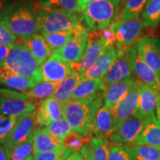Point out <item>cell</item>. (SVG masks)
Returning a JSON list of instances; mask_svg holds the SVG:
<instances>
[{"instance_id":"obj_1","label":"cell","mask_w":160,"mask_h":160,"mask_svg":"<svg viewBox=\"0 0 160 160\" xmlns=\"http://www.w3.org/2000/svg\"><path fill=\"white\" fill-rule=\"evenodd\" d=\"M102 102L103 92L87 100H70L63 106L64 117L73 132L91 138L93 120Z\"/></svg>"},{"instance_id":"obj_2","label":"cell","mask_w":160,"mask_h":160,"mask_svg":"<svg viewBox=\"0 0 160 160\" xmlns=\"http://www.w3.org/2000/svg\"><path fill=\"white\" fill-rule=\"evenodd\" d=\"M120 3L117 0H94L82 12V24L89 32L101 31L117 21Z\"/></svg>"},{"instance_id":"obj_3","label":"cell","mask_w":160,"mask_h":160,"mask_svg":"<svg viewBox=\"0 0 160 160\" xmlns=\"http://www.w3.org/2000/svg\"><path fill=\"white\" fill-rule=\"evenodd\" d=\"M35 11L39 31L42 34L77 29L84 26L82 24L80 17L75 13L58 8H40L37 6H35Z\"/></svg>"},{"instance_id":"obj_4","label":"cell","mask_w":160,"mask_h":160,"mask_svg":"<svg viewBox=\"0 0 160 160\" xmlns=\"http://www.w3.org/2000/svg\"><path fill=\"white\" fill-rule=\"evenodd\" d=\"M10 28L18 39L25 40L39 32L34 4L22 0L5 16Z\"/></svg>"},{"instance_id":"obj_5","label":"cell","mask_w":160,"mask_h":160,"mask_svg":"<svg viewBox=\"0 0 160 160\" xmlns=\"http://www.w3.org/2000/svg\"><path fill=\"white\" fill-rule=\"evenodd\" d=\"M4 65L13 73L37 80L39 82L40 65L23 44L12 45Z\"/></svg>"},{"instance_id":"obj_6","label":"cell","mask_w":160,"mask_h":160,"mask_svg":"<svg viewBox=\"0 0 160 160\" xmlns=\"http://www.w3.org/2000/svg\"><path fill=\"white\" fill-rule=\"evenodd\" d=\"M36 105L25 93L0 89V119L19 118L34 112Z\"/></svg>"},{"instance_id":"obj_7","label":"cell","mask_w":160,"mask_h":160,"mask_svg":"<svg viewBox=\"0 0 160 160\" xmlns=\"http://www.w3.org/2000/svg\"><path fill=\"white\" fill-rule=\"evenodd\" d=\"M110 27L114 33L117 49H127L133 48L137 43L144 25L139 17L128 21H116Z\"/></svg>"},{"instance_id":"obj_8","label":"cell","mask_w":160,"mask_h":160,"mask_svg":"<svg viewBox=\"0 0 160 160\" xmlns=\"http://www.w3.org/2000/svg\"><path fill=\"white\" fill-rule=\"evenodd\" d=\"M108 46V44L102 37L99 31L91 32L82 57L79 62L71 64L72 68L73 71L84 73L99 59Z\"/></svg>"},{"instance_id":"obj_9","label":"cell","mask_w":160,"mask_h":160,"mask_svg":"<svg viewBox=\"0 0 160 160\" xmlns=\"http://www.w3.org/2000/svg\"><path fill=\"white\" fill-rule=\"evenodd\" d=\"M133 73V48L117 49V59L102 79L106 88L111 84L131 77Z\"/></svg>"},{"instance_id":"obj_10","label":"cell","mask_w":160,"mask_h":160,"mask_svg":"<svg viewBox=\"0 0 160 160\" xmlns=\"http://www.w3.org/2000/svg\"><path fill=\"white\" fill-rule=\"evenodd\" d=\"M89 34V31L84 26L79 28L76 30L68 42L53 53L68 63L79 62L87 46Z\"/></svg>"},{"instance_id":"obj_11","label":"cell","mask_w":160,"mask_h":160,"mask_svg":"<svg viewBox=\"0 0 160 160\" xmlns=\"http://www.w3.org/2000/svg\"><path fill=\"white\" fill-rule=\"evenodd\" d=\"M145 122V118L133 115L117 127L108 138L112 144L128 145H133L138 137Z\"/></svg>"},{"instance_id":"obj_12","label":"cell","mask_w":160,"mask_h":160,"mask_svg":"<svg viewBox=\"0 0 160 160\" xmlns=\"http://www.w3.org/2000/svg\"><path fill=\"white\" fill-rule=\"evenodd\" d=\"M73 71L71 63L64 61L57 55L53 53L45 63L40 66V80L60 83L68 77Z\"/></svg>"},{"instance_id":"obj_13","label":"cell","mask_w":160,"mask_h":160,"mask_svg":"<svg viewBox=\"0 0 160 160\" xmlns=\"http://www.w3.org/2000/svg\"><path fill=\"white\" fill-rule=\"evenodd\" d=\"M37 125L35 111L30 114L18 118L14 127L3 146L5 148L11 149L25 142L33 137V131L37 128Z\"/></svg>"},{"instance_id":"obj_14","label":"cell","mask_w":160,"mask_h":160,"mask_svg":"<svg viewBox=\"0 0 160 160\" xmlns=\"http://www.w3.org/2000/svg\"><path fill=\"white\" fill-rule=\"evenodd\" d=\"M136 48L145 63L160 79V41L157 38L146 37L137 42Z\"/></svg>"},{"instance_id":"obj_15","label":"cell","mask_w":160,"mask_h":160,"mask_svg":"<svg viewBox=\"0 0 160 160\" xmlns=\"http://www.w3.org/2000/svg\"><path fill=\"white\" fill-rule=\"evenodd\" d=\"M36 112L38 127H47L51 123L63 119V105L51 97L42 100Z\"/></svg>"},{"instance_id":"obj_16","label":"cell","mask_w":160,"mask_h":160,"mask_svg":"<svg viewBox=\"0 0 160 160\" xmlns=\"http://www.w3.org/2000/svg\"><path fill=\"white\" fill-rule=\"evenodd\" d=\"M139 96V82L137 81L134 87L131 89L127 96L111 109L114 119L115 129L128 118L134 114L137 108Z\"/></svg>"},{"instance_id":"obj_17","label":"cell","mask_w":160,"mask_h":160,"mask_svg":"<svg viewBox=\"0 0 160 160\" xmlns=\"http://www.w3.org/2000/svg\"><path fill=\"white\" fill-rule=\"evenodd\" d=\"M137 82V79L131 76L125 79L107 86L103 92V105L110 109L114 108L127 96Z\"/></svg>"},{"instance_id":"obj_18","label":"cell","mask_w":160,"mask_h":160,"mask_svg":"<svg viewBox=\"0 0 160 160\" xmlns=\"http://www.w3.org/2000/svg\"><path fill=\"white\" fill-rule=\"evenodd\" d=\"M160 106V93L149 86L139 82V96L137 108L133 115L146 118L155 114Z\"/></svg>"},{"instance_id":"obj_19","label":"cell","mask_w":160,"mask_h":160,"mask_svg":"<svg viewBox=\"0 0 160 160\" xmlns=\"http://www.w3.org/2000/svg\"><path fill=\"white\" fill-rule=\"evenodd\" d=\"M117 58V49L116 46H108L99 59L90 68L82 73L83 79H102L114 63Z\"/></svg>"},{"instance_id":"obj_20","label":"cell","mask_w":160,"mask_h":160,"mask_svg":"<svg viewBox=\"0 0 160 160\" xmlns=\"http://www.w3.org/2000/svg\"><path fill=\"white\" fill-rule=\"evenodd\" d=\"M133 73L137 81L149 86L160 93V79L140 57L136 46L133 48Z\"/></svg>"},{"instance_id":"obj_21","label":"cell","mask_w":160,"mask_h":160,"mask_svg":"<svg viewBox=\"0 0 160 160\" xmlns=\"http://www.w3.org/2000/svg\"><path fill=\"white\" fill-rule=\"evenodd\" d=\"M133 145L160 147V123L157 115L152 114L145 118L142 129Z\"/></svg>"},{"instance_id":"obj_22","label":"cell","mask_w":160,"mask_h":160,"mask_svg":"<svg viewBox=\"0 0 160 160\" xmlns=\"http://www.w3.org/2000/svg\"><path fill=\"white\" fill-rule=\"evenodd\" d=\"M115 129L114 119L111 109L102 105L93 120L92 134L95 137L108 139Z\"/></svg>"},{"instance_id":"obj_23","label":"cell","mask_w":160,"mask_h":160,"mask_svg":"<svg viewBox=\"0 0 160 160\" xmlns=\"http://www.w3.org/2000/svg\"><path fill=\"white\" fill-rule=\"evenodd\" d=\"M109 150L108 139L92 137L79 152L85 160H108Z\"/></svg>"},{"instance_id":"obj_24","label":"cell","mask_w":160,"mask_h":160,"mask_svg":"<svg viewBox=\"0 0 160 160\" xmlns=\"http://www.w3.org/2000/svg\"><path fill=\"white\" fill-rule=\"evenodd\" d=\"M33 137L34 155L65 148L63 144L52 137L45 127L36 128Z\"/></svg>"},{"instance_id":"obj_25","label":"cell","mask_w":160,"mask_h":160,"mask_svg":"<svg viewBox=\"0 0 160 160\" xmlns=\"http://www.w3.org/2000/svg\"><path fill=\"white\" fill-rule=\"evenodd\" d=\"M0 83L10 88L25 93L34 87L38 82L35 79L13 73L3 65L0 68Z\"/></svg>"},{"instance_id":"obj_26","label":"cell","mask_w":160,"mask_h":160,"mask_svg":"<svg viewBox=\"0 0 160 160\" xmlns=\"http://www.w3.org/2000/svg\"><path fill=\"white\" fill-rule=\"evenodd\" d=\"M82 79V73L73 71L68 77L59 84L52 97L64 106L71 100L73 91Z\"/></svg>"},{"instance_id":"obj_27","label":"cell","mask_w":160,"mask_h":160,"mask_svg":"<svg viewBox=\"0 0 160 160\" xmlns=\"http://www.w3.org/2000/svg\"><path fill=\"white\" fill-rule=\"evenodd\" d=\"M105 89V85L102 79H82L73 91L71 100H87L102 93Z\"/></svg>"},{"instance_id":"obj_28","label":"cell","mask_w":160,"mask_h":160,"mask_svg":"<svg viewBox=\"0 0 160 160\" xmlns=\"http://www.w3.org/2000/svg\"><path fill=\"white\" fill-rule=\"evenodd\" d=\"M23 45L28 48L40 65L45 63L53 53L43 36L38 33L24 40Z\"/></svg>"},{"instance_id":"obj_29","label":"cell","mask_w":160,"mask_h":160,"mask_svg":"<svg viewBox=\"0 0 160 160\" xmlns=\"http://www.w3.org/2000/svg\"><path fill=\"white\" fill-rule=\"evenodd\" d=\"M141 19L144 28H151L157 26L160 22V0H148Z\"/></svg>"},{"instance_id":"obj_30","label":"cell","mask_w":160,"mask_h":160,"mask_svg":"<svg viewBox=\"0 0 160 160\" xmlns=\"http://www.w3.org/2000/svg\"><path fill=\"white\" fill-rule=\"evenodd\" d=\"M148 0H126L117 21H128L140 17Z\"/></svg>"},{"instance_id":"obj_31","label":"cell","mask_w":160,"mask_h":160,"mask_svg":"<svg viewBox=\"0 0 160 160\" xmlns=\"http://www.w3.org/2000/svg\"><path fill=\"white\" fill-rule=\"evenodd\" d=\"M129 149L131 160H160V147L133 145Z\"/></svg>"},{"instance_id":"obj_32","label":"cell","mask_w":160,"mask_h":160,"mask_svg":"<svg viewBox=\"0 0 160 160\" xmlns=\"http://www.w3.org/2000/svg\"><path fill=\"white\" fill-rule=\"evenodd\" d=\"M59 83L50 82L40 81L31 90L25 92V94L30 99H45L52 97Z\"/></svg>"},{"instance_id":"obj_33","label":"cell","mask_w":160,"mask_h":160,"mask_svg":"<svg viewBox=\"0 0 160 160\" xmlns=\"http://www.w3.org/2000/svg\"><path fill=\"white\" fill-rule=\"evenodd\" d=\"M83 27V26H82ZM78 29V28H77ZM77 29L66 30V31L56 32L51 33H44L42 34L48 44L52 51H55L65 46L69 42Z\"/></svg>"},{"instance_id":"obj_34","label":"cell","mask_w":160,"mask_h":160,"mask_svg":"<svg viewBox=\"0 0 160 160\" xmlns=\"http://www.w3.org/2000/svg\"><path fill=\"white\" fill-rule=\"evenodd\" d=\"M35 6L48 8H58L71 13H79L77 0H39Z\"/></svg>"},{"instance_id":"obj_35","label":"cell","mask_w":160,"mask_h":160,"mask_svg":"<svg viewBox=\"0 0 160 160\" xmlns=\"http://www.w3.org/2000/svg\"><path fill=\"white\" fill-rule=\"evenodd\" d=\"M6 150L11 160H25L33 153V137L25 142Z\"/></svg>"},{"instance_id":"obj_36","label":"cell","mask_w":160,"mask_h":160,"mask_svg":"<svg viewBox=\"0 0 160 160\" xmlns=\"http://www.w3.org/2000/svg\"><path fill=\"white\" fill-rule=\"evenodd\" d=\"M45 128L52 137L62 144L68 136L73 132L71 125L65 118L60 121L51 123V125L45 127Z\"/></svg>"},{"instance_id":"obj_37","label":"cell","mask_w":160,"mask_h":160,"mask_svg":"<svg viewBox=\"0 0 160 160\" xmlns=\"http://www.w3.org/2000/svg\"><path fill=\"white\" fill-rule=\"evenodd\" d=\"M90 139L89 137H86L76 132H72L63 142V146L66 149L79 152L85 143L88 142Z\"/></svg>"},{"instance_id":"obj_38","label":"cell","mask_w":160,"mask_h":160,"mask_svg":"<svg viewBox=\"0 0 160 160\" xmlns=\"http://www.w3.org/2000/svg\"><path fill=\"white\" fill-rule=\"evenodd\" d=\"M17 43V37L10 28L5 17L0 19V45H13Z\"/></svg>"},{"instance_id":"obj_39","label":"cell","mask_w":160,"mask_h":160,"mask_svg":"<svg viewBox=\"0 0 160 160\" xmlns=\"http://www.w3.org/2000/svg\"><path fill=\"white\" fill-rule=\"evenodd\" d=\"M108 160H131L129 146L113 144L110 146Z\"/></svg>"},{"instance_id":"obj_40","label":"cell","mask_w":160,"mask_h":160,"mask_svg":"<svg viewBox=\"0 0 160 160\" xmlns=\"http://www.w3.org/2000/svg\"><path fill=\"white\" fill-rule=\"evenodd\" d=\"M73 151L62 148L57 151L46 152L34 155L35 160H66Z\"/></svg>"},{"instance_id":"obj_41","label":"cell","mask_w":160,"mask_h":160,"mask_svg":"<svg viewBox=\"0 0 160 160\" xmlns=\"http://www.w3.org/2000/svg\"><path fill=\"white\" fill-rule=\"evenodd\" d=\"M18 118L9 117L0 119V144L4 145L14 127Z\"/></svg>"},{"instance_id":"obj_42","label":"cell","mask_w":160,"mask_h":160,"mask_svg":"<svg viewBox=\"0 0 160 160\" xmlns=\"http://www.w3.org/2000/svg\"><path fill=\"white\" fill-rule=\"evenodd\" d=\"M22 0H0V13H7Z\"/></svg>"},{"instance_id":"obj_43","label":"cell","mask_w":160,"mask_h":160,"mask_svg":"<svg viewBox=\"0 0 160 160\" xmlns=\"http://www.w3.org/2000/svg\"><path fill=\"white\" fill-rule=\"evenodd\" d=\"M12 45H0V68L2 67L5 62V60L7 59L8 56L9 54V52L11 51Z\"/></svg>"},{"instance_id":"obj_44","label":"cell","mask_w":160,"mask_h":160,"mask_svg":"<svg viewBox=\"0 0 160 160\" xmlns=\"http://www.w3.org/2000/svg\"><path fill=\"white\" fill-rule=\"evenodd\" d=\"M77 1L78 3V6H79V13H82L94 0H77Z\"/></svg>"},{"instance_id":"obj_45","label":"cell","mask_w":160,"mask_h":160,"mask_svg":"<svg viewBox=\"0 0 160 160\" xmlns=\"http://www.w3.org/2000/svg\"><path fill=\"white\" fill-rule=\"evenodd\" d=\"M0 160H11L7 150L4 146L0 145Z\"/></svg>"},{"instance_id":"obj_46","label":"cell","mask_w":160,"mask_h":160,"mask_svg":"<svg viewBox=\"0 0 160 160\" xmlns=\"http://www.w3.org/2000/svg\"><path fill=\"white\" fill-rule=\"evenodd\" d=\"M66 160H83V157L79 152L73 151Z\"/></svg>"},{"instance_id":"obj_47","label":"cell","mask_w":160,"mask_h":160,"mask_svg":"<svg viewBox=\"0 0 160 160\" xmlns=\"http://www.w3.org/2000/svg\"><path fill=\"white\" fill-rule=\"evenodd\" d=\"M156 113H157V117L158 121H159V122L160 123V106L157 108V111Z\"/></svg>"},{"instance_id":"obj_48","label":"cell","mask_w":160,"mask_h":160,"mask_svg":"<svg viewBox=\"0 0 160 160\" xmlns=\"http://www.w3.org/2000/svg\"><path fill=\"white\" fill-rule=\"evenodd\" d=\"M25 160H35L34 156H33V154L31 155V156H30V157L28 158V159H26Z\"/></svg>"},{"instance_id":"obj_49","label":"cell","mask_w":160,"mask_h":160,"mask_svg":"<svg viewBox=\"0 0 160 160\" xmlns=\"http://www.w3.org/2000/svg\"><path fill=\"white\" fill-rule=\"evenodd\" d=\"M9 12V11H8ZM8 12H7V13H0V19H2V18H3V17H5L6 15L8 14Z\"/></svg>"},{"instance_id":"obj_50","label":"cell","mask_w":160,"mask_h":160,"mask_svg":"<svg viewBox=\"0 0 160 160\" xmlns=\"http://www.w3.org/2000/svg\"><path fill=\"white\" fill-rule=\"evenodd\" d=\"M117 1H118V2H119V3H121V2H122V0H117Z\"/></svg>"},{"instance_id":"obj_51","label":"cell","mask_w":160,"mask_h":160,"mask_svg":"<svg viewBox=\"0 0 160 160\" xmlns=\"http://www.w3.org/2000/svg\"><path fill=\"white\" fill-rule=\"evenodd\" d=\"M83 160H85V159H83Z\"/></svg>"}]
</instances>
